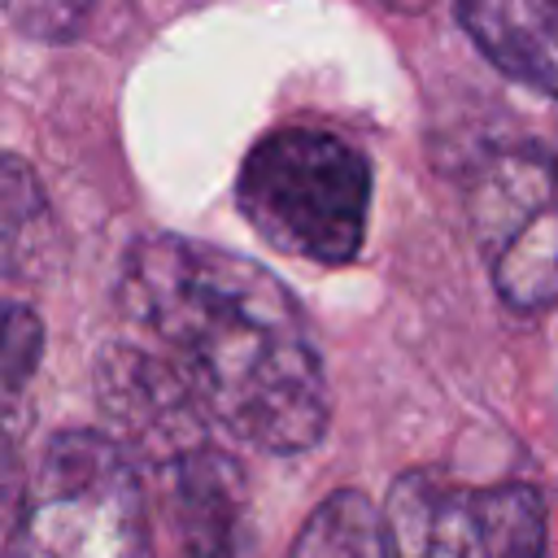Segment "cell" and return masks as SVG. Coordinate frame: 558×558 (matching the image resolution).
Segmentation results:
<instances>
[{
	"instance_id": "6da1fadb",
	"label": "cell",
	"mask_w": 558,
	"mask_h": 558,
	"mask_svg": "<svg viewBox=\"0 0 558 558\" xmlns=\"http://www.w3.org/2000/svg\"><path fill=\"white\" fill-rule=\"evenodd\" d=\"M118 310L231 440L262 453L323 440L331 392L318 344L262 262L187 235H148L122 262Z\"/></svg>"
},
{
	"instance_id": "7a4b0ae2",
	"label": "cell",
	"mask_w": 558,
	"mask_h": 558,
	"mask_svg": "<svg viewBox=\"0 0 558 558\" xmlns=\"http://www.w3.org/2000/svg\"><path fill=\"white\" fill-rule=\"evenodd\" d=\"M235 201L270 248L318 266H344L366 240L371 161L327 126L288 122L244 153Z\"/></svg>"
},
{
	"instance_id": "3957f363",
	"label": "cell",
	"mask_w": 558,
	"mask_h": 558,
	"mask_svg": "<svg viewBox=\"0 0 558 558\" xmlns=\"http://www.w3.org/2000/svg\"><path fill=\"white\" fill-rule=\"evenodd\" d=\"M4 558H157L131 453L109 432H57L26 475Z\"/></svg>"
},
{
	"instance_id": "277c9868",
	"label": "cell",
	"mask_w": 558,
	"mask_h": 558,
	"mask_svg": "<svg viewBox=\"0 0 558 558\" xmlns=\"http://www.w3.org/2000/svg\"><path fill=\"white\" fill-rule=\"evenodd\" d=\"M384 558H545V497L532 484H462L418 466L392 480Z\"/></svg>"
},
{
	"instance_id": "5b68a950",
	"label": "cell",
	"mask_w": 558,
	"mask_h": 558,
	"mask_svg": "<svg viewBox=\"0 0 558 558\" xmlns=\"http://www.w3.org/2000/svg\"><path fill=\"white\" fill-rule=\"evenodd\" d=\"M466 222L510 310L541 314L558 301V161L549 153L493 148L466 179Z\"/></svg>"
},
{
	"instance_id": "8992f818",
	"label": "cell",
	"mask_w": 558,
	"mask_h": 558,
	"mask_svg": "<svg viewBox=\"0 0 558 558\" xmlns=\"http://www.w3.org/2000/svg\"><path fill=\"white\" fill-rule=\"evenodd\" d=\"M96 401L109 436L135 466H166L179 453L214 440V423L183 379L148 344H109L96 357Z\"/></svg>"
},
{
	"instance_id": "52a82bcc",
	"label": "cell",
	"mask_w": 558,
	"mask_h": 558,
	"mask_svg": "<svg viewBox=\"0 0 558 558\" xmlns=\"http://www.w3.org/2000/svg\"><path fill=\"white\" fill-rule=\"evenodd\" d=\"M179 541V558H240L248 488L240 462L205 440L153 471Z\"/></svg>"
},
{
	"instance_id": "ba28073f",
	"label": "cell",
	"mask_w": 558,
	"mask_h": 558,
	"mask_svg": "<svg viewBox=\"0 0 558 558\" xmlns=\"http://www.w3.org/2000/svg\"><path fill=\"white\" fill-rule=\"evenodd\" d=\"M44 357V323L26 301L0 296V541L26 493V440L35 423V371Z\"/></svg>"
},
{
	"instance_id": "9c48e42d",
	"label": "cell",
	"mask_w": 558,
	"mask_h": 558,
	"mask_svg": "<svg viewBox=\"0 0 558 558\" xmlns=\"http://www.w3.org/2000/svg\"><path fill=\"white\" fill-rule=\"evenodd\" d=\"M475 48L545 96H558V0H458Z\"/></svg>"
},
{
	"instance_id": "30bf717a",
	"label": "cell",
	"mask_w": 558,
	"mask_h": 558,
	"mask_svg": "<svg viewBox=\"0 0 558 558\" xmlns=\"http://www.w3.org/2000/svg\"><path fill=\"white\" fill-rule=\"evenodd\" d=\"M57 257L61 227L39 174L0 148V292L48 279Z\"/></svg>"
},
{
	"instance_id": "8fae6325",
	"label": "cell",
	"mask_w": 558,
	"mask_h": 558,
	"mask_svg": "<svg viewBox=\"0 0 558 558\" xmlns=\"http://www.w3.org/2000/svg\"><path fill=\"white\" fill-rule=\"evenodd\" d=\"M288 558H384L379 506L357 488L327 493L301 523Z\"/></svg>"
},
{
	"instance_id": "7c38bea8",
	"label": "cell",
	"mask_w": 558,
	"mask_h": 558,
	"mask_svg": "<svg viewBox=\"0 0 558 558\" xmlns=\"http://www.w3.org/2000/svg\"><path fill=\"white\" fill-rule=\"evenodd\" d=\"M96 0H0L4 17L31 35V39H44V44H61V39H74L87 22Z\"/></svg>"
},
{
	"instance_id": "4fadbf2b",
	"label": "cell",
	"mask_w": 558,
	"mask_h": 558,
	"mask_svg": "<svg viewBox=\"0 0 558 558\" xmlns=\"http://www.w3.org/2000/svg\"><path fill=\"white\" fill-rule=\"evenodd\" d=\"M379 4H388V9H397V13H423L432 0H379Z\"/></svg>"
}]
</instances>
